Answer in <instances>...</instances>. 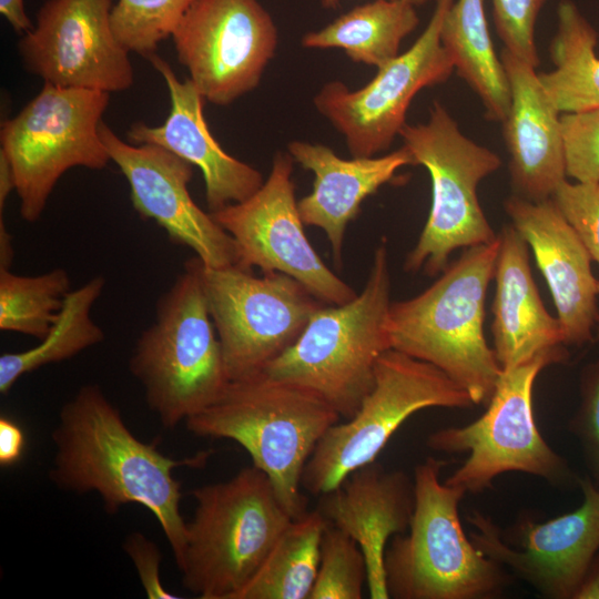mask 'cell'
I'll return each instance as SVG.
<instances>
[{"label": "cell", "mask_w": 599, "mask_h": 599, "mask_svg": "<svg viewBox=\"0 0 599 599\" xmlns=\"http://www.w3.org/2000/svg\"><path fill=\"white\" fill-rule=\"evenodd\" d=\"M598 294H599V280H598Z\"/></svg>", "instance_id": "cell-44"}, {"label": "cell", "mask_w": 599, "mask_h": 599, "mask_svg": "<svg viewBox=\"0 0 599 599\" xmlns=\"http://www.w3.org/2000/svg\"><path fill=\"white\" fill-rule=\"evenodd\" d=\"M583 500L576 510L547 521L526 516L506 531L473 510L469 538L486 556L550 599H573L591 560L599 551V489L580 480Z\"/></svg>", "instance_id": "cell-16"}, {"label": "cell", "mask_w": 599, "mask_h": 599, "mask_svg": "<svg viewBox=\"0 0 599 599\" xmlns=\"http://www.w3.org/2000/svg\"><path fill=\"white\" fill-rule=\"evenodd\" d=\"M567 354H545L502 370L486 412L465 426L432 433L426 445L446 454L469 453L445 483L467 493H480L509 471L534 475L560 485L570 469L542 438L534 416L532 388L538 374Z\"/></svg>", "instance_id": "cell-11"}, {"label": "cell", "mask_w": 599, "mask_h": 599, "mask_svg": "<svg viewBox=\"0 0 599 599\" xmlns=\"http://www.w3.org/2000/svg\"><path fill=\"white\" fill-rule=\"evenodd\" d=\"M14 179L11 165L6 154L0 151V214L3 212V207L8 195L14 191Z\"/></svg>", "instance_id": "cell-41"}, {"label": "cell", "mask_w": 599, "mask_h": 599, "mask_svg": "<svg viewBox=\"0 0 599 599\" xmlns=\"http://www.w3.org/2000/svg\"><path fill=\"white\" fill-rule=\"evenodd\" d=\"M200 276L230 380L263 372L300 337L324 304L295 278L238 265L206 267Z\"/></svg>", "instance_id": "cell-12"}, {"label": "cell", "mask_w": 599, "mask_h": 599, "mask_svg": "<svg viewBox=\"0 0 599 599\" xmlns=\"http://www.w3.org/2000/svg\"><path fill=\"white\" fill-rule=\"evenodd\" d=\"M573 599H599V554L591 560Z\"/></svg>", "instance_id": "cell-40"}, {"label": "cell", "mask_w": 599, "mask_h": 599, "mask_svg": "<svg viewBox=\"0 0 599 599\" xmlns=\"http://www.w3.org/2000/svg\"><path fill=\"white\" fill-rule=\"evenodd\" d=\"M446 464L427 457L415 468L409 527L390 538L384 554L389 598L491 599L511 582L512 575L465 534L458 508L466 493L440 481Z\"/></svg>", "instance_id": "cell-5"}, {"label": "cell", "mask_w": 599, "mask_h": 599, "mask_svg": "<svg viewBox=\"0 0 599 599\" xmlns=\"http://www.w3.org/2000/svg\"><path fill=\"white\" fill-rule=\"evenodd\" d=\"M172 39L205 101L227 105L258 85L278 34L257 0H195Z\"/></svg>", "instance_id": "cell-15"}, {"label": "cell", "mask_w": 599, "mask_h": 599, "mask_svg": "<svg viewBox=\"0 0 599 599\" xmlns=\"http://www.w3.org/2000/svg\"><path fill=\"white\" fill-rule=\"evenodd\" d=\"M500 59L510 87V108L501 123L514 194L534 202L549 200L567 180L561 113L534 67L504 48Z\"/></svg>", "instance_id": "cell-22"}, {"label": "cell", "mask_w": 599, "mask_h": 599, "mask_svg": "<svg viewBox=\"0 0 599 599\" xmlns=\"http://www.w3.org/2000/svg\"><path fill=\"white\" fill-rule=\"evenodd\" d=\"M552 202L599 264V183L565 180L551 196Z\"/></svg>", "instance_id": "cell-35"}, {"label": "cell", "mask_w": 599, "mask_h": 599, "mask_svg": "<svg viewBox=\"0 0 599 599\" xmlns=\"http://www.w3.org/2000/svg\"><path fill=\"white\" fill-rule=\"evenodd\" d=\"M414 508V478L403 470H387L376 460L355 469L321 495L317 510L329 525L351 536L365 555L372 599H389L385 549L393 536L408 529Z\"/></svg>", "instance_id": "cell-21"}, {"label": "cell", "mask_w": 599, "mask_h": 599, "mask_svg": "<svg viewBox=\"0 0 599 599\" xmlns=\"http://www.w3.org/2000/svg\"><path fill=\"white\" fill-rule=\"evenodd\" d=\"M293 164L288 153L277 152L267 179L253 195L210 213L233 238L238 266L286 274L324 304L347 303L357 293L325 265L304 232Z\"/></svg>", "instance_id": "cell-14"}, {"label": "cell", "mask_w": 599, "mask_h": 599, "mask_svg": "<svg viewBox=\"0 0 599 599\" xmlns=\"http://www.w3.org/2000/svg\"><path fill=\"white\" fill-rule=\"evenodd\" d=\"M104 286V277L97 275L80 287L71 290L57 322L37 346L0 356L2 395H7L23 375L45 365L70 359L103 342L104 332L92 319L91 311Z\"/></svg>", "instance_id": "cell-28"}, {"label": "cell", "mask_w": 599, "mask_h": 599, "mask_svg": "<svg viewBox=\"0 0 599 599\" xmlns=\"http://www.w3.org/2000/svg\"><path fill=\"white\" fill-rule=\"evenodd\" d=\"M109 101V92L44 83L16 116L1 122L0 151L12 169L22 220L41 217L68 170H102L111 161L99 133Z\"/></svg>", "instance_id": "cell-9"}, {"label": "cell", "mask_w": 599, "mask_h": 599, "mask_svg": "<svg viewBox=\"0 0 599 599\" xmlns=\"http://www.w3.org/2000/svg\"><path fill=\"white\" fill-rule=\"evenodd\" d=\"M55 447L50 480L61 490L94 491L105 511L115 515L128 504L148 508L156 518L181 566L187 525L180 511L176 467H201L211 451L174 459L155 444L140 440L100 386L87 384L61 407L52 432Z\"/></svg>", "instance_id": "cell-1"}, {"label": "cell", "mask_w": 599, "mask_h": 599, "mask_svg": "<svg viewBox=\"0 0 599 599\" xmlns=\"http://www.w3.org/2000/svg\"><path fill=\"white\" fill-rule=\"evenodd\" d=\"M0 13L17 33H27L33 26L24 10L23 0H0Z\"/></svg>", "instance_id": "cell-39"}, {"label": "cell", "mask_w": 599, "mask_h": 599, "mask_svg": "<svg viewBox=\"0 0 599 599\" xmlns=\"http://www.w3.org/2000/svg\"><path fill=\"white\" fill-rule=\"evenodd\" d=\"M598 33L571 0L557 7L556 33L549 45L554 69L538 73L547 95L560 113L599 108Z\"/></svg>", "instance_id": "cell-26"}, {"label": "cell", "mask_w": 599, "mask_h": 599, "mask_svg": "<svg viewBox=\"0 0 599 599\" xmlns=\"http://www.w3.org/2000/svg\"><path fill=\"white\" fill-rule=\"evenodd\" d=\"M390 268L386 240L376 246L361 294L323 304L297 341L263 372L308 389L349 419L375 384L378 358L388 349Z\"/></svg>", "instance_id": "cell-4"}, {"label": "cell", "mask_w": 599, "mask_h": 599, "mask_svg": "<svg viewBox=\"0 0 599 599\" xmlns=\"http://www.w3.org/2000/svg\"><path fill=\"white\" fill-rule=\"evenodd\" d=\"M365 582L367 565L362 548L346 532L327 522L308 599H361Z\"/></svg>", "instance_id": "cell-32"}, {"label": "cell", "mask_w": 599, "mask_h": 599, "mask_svg": "<svg viewBox=\"0 0 599 599\" xmlns=\"http://www.w3.org/2000/svg\"><path fill=\"white\" fill-rule=\"evenodd\" d=\"M547 1L491 0L493 19L504 49L535 69L540 64L535 27Z\"/></svg>", "instance_id": "cell-34"}, {"label": "cell", "mask_w": 599, "mask_h": 599, "mask_svg": "<svg viewBox=\"0 0 599 599\" xmlns=\"http://www.w3.org/2000/svg\"><path fill=\"white\" fill-rule=\"evenodd\" d=\"M287 153L314 174L312 192L297 201L298 213L304 225L326 234L338 267L343 263L347 225L359 214L364 200L388 183L400 167L414 165L412 154L403 145L386 155L346 160L327 145L292 141Z\"/></svg>", "instance_id": "cell-23"}, {"label": "cell", "mask_w": 599, "mask_h": 599, "mask_svg": "<svg viewBox=\"0 0 599 599\" xmlns=\"http://www.w3.org/2000/svg\"><path fill=\"white\" fill-rule=\"evenodd\" d=\"M313 392L264 372L230 380L221 396L185 420L199 437L236 441L270 478L282 506L298 519L307 512L304 468L325 433L341 419Z\"/></svg>", "instance_id": "cell-3"}, {"label": "cell", "mask_w": 599, "mask_h": 599, "mask_svg": "<svg viewBox=\"0 0 599 599\" xmlns=\"http://www.w3.org/2000/svg\"><path fill=\"white\" fill-rule=\"evenodd\" d=\"M599 336V312L596 319ZM580 438L593 476L599 480V373L590 383L582 406L571 426Z\"/></svg>", "instance_id": "cell-37"}, {"label": "cell", "mask_w": 599, "mask_h": 599, "mask_svg": "<svg viewBox=\"0 0 599 599\" xmlns=\"http://www.w3.org/2000/svg\"><path fill=\"white\" fill-rule=\"evenodd\" d=\"M100 138L130 186V199L143 220H153L176 244L191 248L206 267L237 265L233 238L191 197L193 166L154 144H131L103 121Z\"/></svg>", "instance_id": "cell-18"}, {"label": "cell", "mask_w": 599, "mask_h": 599, "mask_svg": "<svg viewBox=\"0 0 599 599\" xmlns=\"http://www.w3.org/2000/svg\"><path fill=\"white\" fill-rule=\"evenodd\" d=\"M399 136L414 165H423L432 181L429 214L404 270L435 276L448 266L454 251L497 240L480 206L478 185L500 167L501 160L466 136L438 101L425 123H406Z\"/></svg>", "instance_id": "cell-8"}, {"label": "cell", "mask_w": 599, "mask_h": 599, "mask_svg": "<svg viewBox=\"0 0 599 599\" xmlns=\"http://www.w3.org/2000/svg\"><path fill=\"white\" fill-rule=\"evenodd\" d=\"M70 291V275L61 267L32 276L0 268V329L42 339Z\"/></svg>", "instance_id": "cell-30"}, {"label": "cell", "mask_w": 599, "mask_h": 599, "mask_svg": "<svg viewBox=\"0 0 599 599\" xmlns=\"http://www.w3.org/2000/svg\"><path fill=\"white\" fill-rule=\"evenodd\" d=\"M504 207L534 252L550 290L565 344L581 346L591 341L599 294L589 252L551 199L534 202L512 194Z\"/></svg>", "instance_id": "cell-19"}, {"label": "cell", "mask_w": 599, "mask_h": 599, "mask_svg": "<svg viewBox=\"0 0 599 599\" xmlns=\"http://www.w3.org/2000/svg\"><path fill=\"white\" fill-rule=\"evenodd\" d=\"M195 0H119L110 22L118 42L149 59L160 42L172 37Z\"/></svg>", "instance_id": "cell-31"}, {"label": "cell", "mask_w": 599, "mask_h": 599, "mask_svg": "<svg viewBox=\"0 0 599 599\" xmlns=\"http://www.w3.org/2000/svg\"><path fill=\"white\" fill-rule=\"evenodd\" d=\"M181 566L183 587L201 599H235L293 520L255 466L192 490Z\"/></svg>", "instance_id": "cell-7"}, {"label": "cell", "mask_w": 599, "mask_h": 599, "mask_svg": "<svg viewBox=\"0 0 599 599\" xmlns=\"http://www.w3.org/2000/svg\"><path fill=\"white\" fill-rule=\"evenodd\" d=\"M498 250L499 235L465 248L428 288L392 302L387 317L390 347L443 370L475 405L488 403L502 373L483 327Z\"/></svg>", "instance_id": "cell-2"}, {"label": "cell", "mask_w": 599, "mask_h": 599, "mask_svg": "<svg viewBox=\"0 0 599 599\" xmlns=\"http://www.w3.org/2000/svg\"><path fill=\"white\" fill-rule=\"evenodd\" d=\"M470 395L436 366L396 349L375 367V384L357 412L322 437L303 473L302 487L321 496L355 469L376 460L395 432L418 410L466 409Z\"/></svg>", "instance_id": "cell-10"}, {"label": "cell", "mask_w": 599, "mask_h": 599, "mask_svg": "<svg viewBox=\"0 0 599 599\" xmlns=\"http://www.w3.org/2000/svg\"><path fill=\"white\" fill-rule=\"evenodd\" d=\"M341 0H322V6L326 9H336L339 6ZM397 1H404L407 3H410L415 7L423 6L427 3L429 0H397Z\"/></svg>", "instance_id": "cell-43"}, {"label": "cell", "mask_w": 599, "mask_h": 599, "mask_svg": "<svg viewBox=\"0 0 599 599\" xmlns=\"http://www.w3.org/2000/svg\"><path fill=\"white\" fill-rule=\"evenodd\" d=\"M498 235L491 332L501 369L545 354H567L561 324L546 309L534 281L527 242L511 224Z\"/></svg>", "instance_id": "cell-24"}, {"label": "cell", "mask_w": 599, "mask_h": 599, "mask_svg": "<svg viewBox=\"0 0 599 599\" xmlns=\"http://www.w3.org/2000/svg\"><path fill=\"white\" fill-rule=\"evenodd\" d=\"M560 120L566 175L599 183V108L561 113Z\"/></svg>", "instance_id": "cell-33"}, {"label": "cell", "mask_w": 599, "mask_h": 599, "mask_svg": "<svg viewBox=\"0 0 599 599\" xmlns=\"http://www.w3.org/2000/svg\"><path fill=\"white\" fill-rule=\"evenodd\" d=\"M13 256L12 237L3 224V217L0 216V268H10Z\"/></svg>", "instance_id": "cell-42"}, {"label": "cell", "mask_w": 599, "mask_h": 599, "mask_svg": "<svg viewBox=\"0 0 599 599\" xmlns=\"http://www.w3.org/2000/svg\"><path fill=\"white\" fill-rule=\"evenodd\" d=\"M112 0H48L18 43L24 68L44 83L104 92L133 84L129 52L115 39Z\"/></svg>", "instance_id": "cell-17"}, {"label": "cell", "mask_w": 599, "mask_h": 599, "mask_svg": "<svg viewBox=\"0 0 599 599\" xmlns=\"http://www.w3.org/2000/svg\"><path fill=\"white\" fill-rule=\"evenodd\" d=\"M454 1L434 0L432 17L413 45L379 67L364 87L349 90L341 81H331L314 97L316 110L345 138L352 156L386 151L406 124L416 94L445 83L455 71L440 41L441 23Z\"/></svg>", "instance_id": "cell-13"}, {"label": "cell", "mask_w": 599, "mask_h": 599, "mask_svg": "<svg viewBox=\"0 0 599 599\" xmlns=\"http://www.w3.org/2000/svg\"><path fill=\"white\" fill-rule=\"evenodd\" d=\"M123 549L133 561L149 599L180 598L166 590L161 582L160 562L162 555L154 541L141 532H131L124 539Z\"/></svg>", "instance_id": "cell-36"}, {"label": "cell", "mask_w": 599, "mask_h": 599, "mask_svg": "<svg viewBox=\"0 0 599 599\" xmlns=\"http://www.w3.org/2000/svg\"><path fill=\"white\" fill-rule=\"evenodd\" d=\"M26 439L22 428L8 416L0 417V465L9 467L22 457Z\"/></svg>", "instance_id": "cell-38"}, {"label": "cell", "mask_w": 599, "mask_h": 599, "mask_svg": "<svg viewBox=\"0 0 599 599\" xmlns=\"http://www.w3.org/2000/svg\"><path fill=\"white\" fill-rule=\"evenodd\" d=\"M419 24L416 7L397 0H374L303 35L307 49H342L354 62L377 69L399 54L403 40Z\"/></svg>", "instance_id": "cell-27"}, {"label": "cell", "mask_w": 599, "mask_h": 599, "mask_svg": "<svg viewBox=\"0 0 599 599\" xmlns=\"http://www.w3.org/2000/svg\"><path fill=\"white\" fill-rule=\"evenodd\" d=\"M326 526L317 509L293 519L235 599H308Z\"/></svg>", "instance_id": "cell-29"}, {"label": "cell", "mask_w": 599, "mask_h": 599, "mask_svg": "<svg viewBox=\"0 0 599 599\" xmlns=\"http://www.w3.org/2000/svg\"><path fill=\"white\" fill-rule=\"evenodd\" d=\"M484 3L455 0L445 13L440 41L457 74L479 97L485 116L502 122L510 108V87L494 49Z\"/></svg>", "instance_id": "cell-25"}, {"label": "cell", "mask_w": 599, "mask_h": 599, "mask_svg": "<svg viewBox=\"0 0 599 599\" xmlns=\"http://www.w3.org/2000/svg\"><path fill=\"white\" fill-rule=\"evenodd\" d=\"M149 408L164 428L202 412L230 379L194 256L158 298L155 318L139 336L129 361Z\"/></svg>", "instance_id": "cell-6"}, {"label": "cell", "mask_w": 599, "mask_h": 599, "mask_svg": "<svg viewBox=\"0 0 599 599\" xmlns=\"http://www.w3.org/2000/svg\"><path fill=\"white\" fill-rule=\"evenodd\" d=\"M148 60L166 83L171 109L162 125L133 123L126 131L128 141L159 145L197 166L204 179L209 212L253 195L264 183L261 172L226 153L214 139L203 114L205 99L194 83L190 79L180 81L156 53Z\"/></svg>", "instance_id": "cell-20"}]
</instances>
